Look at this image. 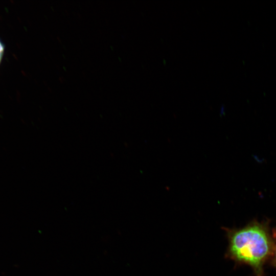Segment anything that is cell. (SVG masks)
I'll list each match as a JSON object with an SVG mask.
<instances>
[{
	"label": "cell",
	"instance_id": "obj_1",
	"mask_svg": "<svg viewBox=\"0 0 276 276\" xmlns=\"http://www.w3.org/2000/svg\"><path fill=\"white\" fill-rule=\"evenodd\" d=\"M222 229L228 240L225 257L237 265L250 266L256 276H264V266L274 248L269 221L255 220L241 228Z\"/></svg>",
	"mask_w": 276,
	"mask_h": 276
},
{
	"label": "cell",
	"instance_id": "obj_2",
	"mask_svg": "<svg viewBox=\"0 0 276 276\" xmlns=\"http://www.w3.org/2000/svg\"><path fill=\"white\" fill-rule=\"evenodd\" d=\"M273 237L274 238V248H273V251L272 256L271 258V261H272V265L276 269V227L273 230Z\"/></svg>",
	"mask_w": 276,
	"mask_h": 276
},
{
	"label": "cell",
	"instance_id": "obj_3",
	"mask_svg": "<svg viewBox=\"0 0 276 276\" xmlns=\"http://www.w3.org/2000/svg\"><path fill=\"white\" fill-rule=\"evenodd\" d=\"M4 52V45L3 42H2V41L0 40V63L3 58Z\"/></svg>",
	"mask_w": 276,
	"mask_h": 276
}]
</instances>
